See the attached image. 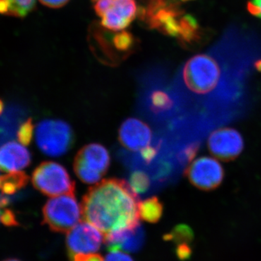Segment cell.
<instances>
[{"label": "cell", "instance_id": "6da1fadb", "mask_svg": "<svg viewBox=\"0 0 261 261\" xmlns=\"http://www.w3.org/2000/svg\"><path fill=\"white\" fill-rule=\"evenodd\" d=\"M138 194L123 179L102 180L84 196V219L103 234L129 229L140 225Z\"/></svg>", "mask_w": 261, "mask_h": 261}, {"label": "cell", "instance_id": "7a4b0ae2", "mask_svg": "<svg viewBox=\"0 0 261 261\" xmlns=\"http://www.w3.org/2000/svg\"><path fill=\"white\" fill-rule=\"evenodd\" d=\"M138 16L147 28L175 38L184 47H195L203 39V29L177 0H141Z\"/></svg>", "mask_w": 261, "mask_h": 261}, {"label": "cell", "instance_id": "3957f363", "mask_svg": "<svg viewBox=\"0 0 261 261\" xmlns=\"http://www.w3.org/2000/svg\"><path fill=\"white\" fill-rule=\"evenodd\" d=\"M91 47L96 56L102 63L116 65L128 58L137 47V40L132 33L111 32L93 24L91 29Z\"/></svg>", "mask_w": 261, "mask_h": 261}, {"label": "cell", "instance_id": "277c9868", "mask_svg": "<svg viewBox=\"0 0 261 261\" xmlns=\"http://www.w3.org/2000/svg\"><path fill=\"white\" fill-rule=\"evenodd\" d=\"M219 63L209 55L192 57L183 68V80L187 88L196 94L209 93L216 88L221 78Z\"/></svg>", "mask_w": 261, "mask_h": 261}, {"label": "cell", "instance_id": "5b68a950", "mask_svg": "<svg viewBox=\"0 0 261 261\" xmlns=\"http://www.w3.org/2000/svg\"><path fill=\"white\" fill-rule=\"evenodd\" d=\"M43 223L54 232L65 233L80 223L82 205L74 194H66L51 198L43 207Z\"/></svg>", "mask_w": 261, "mask_h": 261}, {"label": "cell", "instance_id": "8992f818", "mask_svg": "<svg viewBox=\"0 0 261 261\" xmlns=\"http://www.w3.org/2000/svg\"><path fill=\"white\" fill-rule=\"evenodd\" d=\"M74 141L73 129L66 122L47 119L37 125L36 142L43 153L48 156L59 157L66 153Z\"/></svg>", "mask_w": 261, "mask_h": 261}, {"label": "cell", "instance_id": "52a82bcc", "mask_svg": "<svg viewBox=\"0 0 261 261\" xmlns=\"http://www.w3.org/2000/svg\"><path fill=\"white\" fill-rule=\"evenodd\" d=\"M32 184L37 190L49 197L75 193L74 181L66 168L53 161H45L36 168Z\"/></svg>", "mask_w": 261, "mask_h": 261}, {"label": "cell", "instance_id": "ba28073f", "mask_svg": "<svg viewBox=\"0 0 261 261\" xmlns=\"http://www.w3.org/2000/svg\"><path fill=\"white\" fill-rule=\"evenodd\" d=\"M111 164L108 149L97 143L82 147L75 155L73 168L76 176L84 183L95 184L107 173Z\"/></svg>", "mask_w": 261, "mask_h": 261}, {"label": "cell", "instance_id": "9c48e42d", "mask_svg": "<svg viewBox=\"0 0 261 261\" xmlns=\"http://www.w3.org/2000/svg\"><path fill=\"white\" fill-rule=\"evenodd\" d=\"M185 174L196 188L209 192L221 186L224 179L225 171L219 161L205 156L192 162L185 170Z\"/></svg>", "mask_w": 261, "mask_h": 261}, {"label": "cell", "instance_id": "30bf717a", "mask_svg": "<svg viewBox=\"0 0 261 261\" xmlns=\"http://www.w3.org/2000/svg\"><path fill=\"white\" fill-rule=\"evenodd\" d=\"M207 147L215 157L225 162H229L238 159L243 152V137L234 128H220L209 136Z\"/></svg>", "mask_w": 261, "mask_h": 261}, {"label": "cell", "instance_id": "8fae6325", "mask_svg": "<svg viewBox=\"0 0 261 261\" xmlns=\"http://www.w3.org/2000/svg\"><path fill=\"white\" fill-rule=\"evenodd\" d=\"M103 235L90 223H79L67 234L65 242L69 255L97 252L105 243Z\"/></svg>", "mask_w": 261, "mask_h": 261}, {"label": "cell", "instance_id": "7c38bea8", "mask_svg": "<svg viewBox=\"0 0 261 261\" xmlns=\"http://www.w3.org/2000/svg\"><path fill=\"white\" fill-rule=\"evenodd\" d=\"M152 137L150 127L137 118H130L123 121L118 132L119 142L130 151H141L147 147Z\"/></svg>", "mask_w": 261, "mask_h": 261}, {"label": "cell", "instance_id": "4fadbf2b", "mask_svg": "<svg viewBox=\"0 0 261 261\" xmlns=\"http://www.w3.org/2000/svg\"><path fill=\"white\" fill-rule=\"evenodd\" d=\"M136 0H113L109 10L101 17L103 28L120 32L129 27L138 14Z\"/></svg>", "mask_w": 261, "mask_h": 261}, {"label": "cell", "instance_id": "5bb4252c", "mask_svg": "<svg viewBox=\"0 0 261 261\" xmlns=\"http://www.w3.org/2000/svg\"><path fill=\"white\" fill-rule=\"evenodd\" d=\"M32 161L30 152L16 142H9L0 147V171L13 172L28 167Z\"/></svg>", "mask_w": 261, "mask_h": 261}, {"label": "cell", "instance_id": "9a60e30c", "mask_svg": "<svg viewBox=\"0 0 261 261\" xmlns=\"http://www.w3.org/2000/svg\"><path fill=\"white\" fill-rule=\"evenodd\" d=\"M145 232L140 224L137 227L122 230L106 235L105 242L110 250H121L126 252L140 250L145 243Z\"/></svg>", "mask_w": 261, "mask_h": 261}, {"label": "cell", "instance_id": "2e32d148", "mask_svg": "<svg viewBox=\"0 0 261 261\" xmlns=\"http://www.w3.org/2000/svg\"><path fill=\"white\" fill-rule=\"evenodd\" d=\"M139 214L140 219L155 224L159 222L163 214V205L159 197H153L140 202Z\"/></svg>", "mask_w": 261, "mask_h": 261}, {"label": "cell", "instance_id": "e0dca14e", "mask_svg": "<svg viewBox=\"0 0 261 261\" xmlns=\"http://www.w3.org/2000/svg\"><path fill=\"white\" fill-rule=\"evenodd\" d=\"M35 5V0H0V13L22 18L29 14Z\"/></svg>", "mask_w": 261, "mask_h": 261}, {"label": "cell", "instance_id": "ac0fdd59", "mask_svg": "<svg viewBox=\"0 0 261 261\" xmlns=\"http://www.w3.org/2000/svg\"><path fill=\"white\" fill-rule=\"evenodd\" d=\"M29 177L23 171L10 172L0 176V190L6 195H13L28 184Z\"/></svg>", "mask_w": 261, "mask_h": 261}, {"label": "cell", "instance_id": "d6986e66", "mask_svg": "<svg viewBox=\"0 0 261 261\" xmlns=\"http://www.w3.org/2000/svg\"><path fill=\"white\" fill-rule=\"evenodd\" d=\"M194 238V233L191 227L186 224H179L175 226L171 232L165 235V240L179 244L191 243Z\"/></svg>", "mask_w": 261, "mask_h": 261}, {"label": "cell", "instance_id": "ffe728a7", "mask_svg": "<svg viewBox=\"0 0 261 261\" xmlns=\"http://www.w3.org/2000/svg\"><path fill=\"white\" fill-rule=\"evenodd\" d=\"M173 105L171 98L163 91H155L151 95V108L155 113L163 112L171 109Z\"/></svg>", "mask_w": 261, "mask_h": 261}, {"label": "cell", "instance_id": "44dd1931", "mask_svg": "<svg viewBox=\"0 0 261 261\" xmlns=\"http://www.w3.org/2000/svg\"><path fill=\"white\" fill-rule=\"evenodd\" d=\"M129 185L137 194L145 193L150 186V179L147 173L137 171L130 175Z\"/></svg>", "mask_w": 261, "mask_h": 261}, {"label": "cell", "instance_id": "7402d4cb", "mask_svg": "<svg viewBox=\"0 0 261 261\" xmlns=\"http://www.w3.org/2000/svg\"><path fill=\"white\" fill-rule=\"evenodd\" d=\"M34 133V125L32 118L24 121L19 127L17 137L20 143L25 146L30 145Z\"/></svg>", "mask_w": 261, "mask_h": 261}, {"label": "cell", "instance_id": "603a6c76", "mask_svg": "<svg viewBox=\"0 0 261 261\" xmlns=\"http://www.w3.org/2000/svg\"><path fill=\"white\" fill-rule=\"evenodd\" d=\"M199 149H200V144L198 142H195L187 146L186 148L182 151L180 159L183 162H191L198 153Z\"/></svg>", "mask_w": 261, "mask_h": 261}, {"label": "cell", "instance_id": "cb8c5ba5", "mask_svg": "<svg viewBox=\"0 0 261 261\" xmlns=\"http://www.w3.org/2000/svg\"><path fill=\"white\" fill-rule=\"evenodd\" d=\"M70 261H105L102 255L97 252L70 255Z\"/></svg>", "mask_w": 261, "mask_h": 261}, {"label": "cell", "instance_id": "d4e9b609", "mask_svg": "<svg viewBox=\"0 0 261 261\" xmlns=\"http://www.w3.org/2000/svg\"><path fill=\"white\" fill-rule=\"evenodd\" d=\"M105 261H134L126 252L121 250H111Z\"/></svg>", "mask_w": 261, "mask_h": 261}, {"label": "cell", "instance_id": "484cf974", "mask_svg": "<svg viewBox=\"0 0 261 261\" xmlns=\"http://www.w3.org/2000/svg\"><path fill=\"white\" fill-rule=\"evenodd\" d=\"M0 221L7 226H16L18 225L14 213L8 209L3 211L1 214Z\"/></svg>", "mask_w": 261, "mask_h": 261}, {"label": "cell", "instance_id": "4316f807", "mask_svg": "<svg viewBox=\"0 0 261 261\" xmlns=\"http://www.w3.org/2000/svg\"><path fill=\"white\" fill-rule=\"evenodd\" d=\"M176 255L181 260H187L192 255L191 247L189 246L188 243L179 244L176 248Z\"/></svg>", "mask_w": 261, "mask_h": 261}, {"label": "cell", "instance_id": "83f0119b", "mask_svg": "<svg viewBox=\"0 0 261 261\" xmlns=\"http://www.w3.org/2000/svg\"><path fill=\"white\" fill-rule=\"evenodd\" d=\"M249 13L261 19V0H251L247 5Z\"/></svg>", "mask_w": 261, "mask_h": 261}, {"label": "cell", "instance_id": "f1b7e54d", "mask_svg": "<svg viewBox=\"0 0 261 261\" xmlns=\"http://www.w3.org/2000/svg\"><path fill=\"white\" fill-rule=\"evenodd\" d=\"M158 153V149L155 147L147 146L141 150V155L146 163H149L155 158Z\"/></svg>", "mask_w": 261, "mask_h": 261}, {"label": "cell", "instance_id": "f546056e", "mask_svg": "<svg viewBox=\"0 0 261 261\" xmlns=\"http://www.w3.org/2000/svg\"><path fill=\"white\" fill-rule=\"evenodd\" d=\"M42 5L51 8H60L65 6L70 0H39Z\"/></svg>", "mask_w": 261, "mask_h": 261}, {"label": "cell", "instance_id": "4dcf8cb0", "mask_svg": "<svg viewBox=\"0 0 261 261\" xmlns=\"http://www.w3.org/2000/svg\"><path fill=\"white\" fill-rule=\"evenodd\" d=\"M255 69L261 73V59L256 61V63H255Z\"/></svg>", "mask_w": 261, "mask_h": 261}, {"label": "cell", "instance_id": "1f68e13d", "mask_svg": "<svg viewBox=\"0 0 261 261\" xmlns=\"http://www.w3.org/2000/svg\"><path fill=\"white\" fill-rule=\"evenodd\" d=\"M4 102H3L2 99H0V115H1L3 111H4Z\"/></svg>", "mask_w": 261, "mask_h": 261}, {"label": "cell", "instance_id": "d6a6232c", "mask_svg": "<svg viewBox=\"0 0 261 261\" xmlns=\"http://www.w3.org/2000/svg\"><path fill=\"white\" fill-rule=\"evenodd\" d=\"M3 261H21L18 258H14V257H10V258L5 259Z\"/></svg>", "mask_w": 261, "mask_h": 261}, {"label": "cell", "instance_id": "836d02e7", "mask_svg": "<svg viewBox=\"0 0 261 261\" xmlns=\"http://www.w3.org/2000/svg\"><path fill=\"white\" fill-rule=\"evenodd\" d=\"M183 2L192 1V0H181Z\"/></svg>", "mask_w": 261, "mask_h": 261}, {"label": "cell", "instance_id": "e575fe53", "mask_svg": "<svg viewBox=\"0 0 261 261\" xmlns=\"http://www.w3.org/2000/svg\"><path fill=\"white\" fill-rule=\"evenodd\" d=\"M0 218H1V213H0Z\"/></svg>", "mask_w": 261, "mask_h": 261}]
</instances>
